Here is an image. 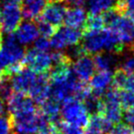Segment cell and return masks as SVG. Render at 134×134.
<instances>
[{"mask_svg": "<svg viewBox=\"0 0 134 134\" xmlns=\"http://www.w3.org/2000/svg\"><path fill=\"white\" fill-rule=\"evenodd\" d=\"M41 118L42 116L38 110L35 112H30L21 115L10 116L14 133L36 134L41 124Z\"/></svg>", "mask_w": 134, "mask_h": 134, "instance_id": "277c9868", "label": "cell"}, {"mask_svg": "<svg viewBox=\"0 0 134 134\" xmlns=\"http://www.w3.org/2000/svg\"><path fill=\"white\" fill-rule=\"evenodd\" d=\"M46 5V0H33L31 2L25 4L22 8V18L26 20L38 19Z\"/></svg>", "mask_w": 134, "mask_h": 134, "instance_id": "e0dca14e", "label": "cell"}, {"mask_svg": "<svg viewBox=\"0 0 134 134\" xmlns=\"http://www.w3.org/2000/svg\"><path fill=\"white\" fill-rule=\"evenodd\" d=\"M74 75L81 82L87 83L95 74V63L94 60L88 54L78 56L76 61L72 64Z\"/></svg>", "mask_w": 134, "mask_h": 134, "instance_id": "9c48e42d", "label": "cell"}, {"mask_svg": "<svg viewBox=\"0 0 134 134\" xmlns=\"http://www.w3.org/2000/svg\"><path fill=\"white\" fill-rule=\"evenodd\" d=\"M108 134H134V130L130 125L118 123L116 126L112 127Z\"/></svg>", "mask_w": 134, "mask_h": 134, "instance_id": "484cf974", "label": "cell"}, {"mask_svg": "<svg viewBox=\"0 0 134 134\" xmlns=\"http://www.w3.org/2000/svg\"><path fill=\"white\" fill-rule=\"evenodd\" d=\"M57 126L60 134H84V128L68 123L62 119L57 124Z\"/></svg>", "mask_w": 134, "mask_h": 134, "instance_id": "7402d4cb", "label": "cell"}, {"mask_svg": "<svg viewBox=\"0 0 134 134\" xmlns=\"http://www.w3.org/2000/svg\"><path fill=\"white\" fill-rule=\"evenodd\" d=\"M96 69L98 71H111L115 64V59L110 53H97L94 57Z\"/></svg>", "mask_w": 134, "mask_h": 134, "instance_id": "ac0fdd59", "label": "cell"}, {"mask_svg": "<svg viewBox=\"0 0 134 134\" xmlns=\"http://www.w3.org/2000/svg\"><path fill=\"white\" fill-rule=\"evenodd\" d=\"M119 97L122 108L129 109L134 108V92L129 90H119Z\"/></svg>", "mask_w": 134, "mask_h": 134, "instance_id": "cb8c5ba5", "label": "cell"}, {"mask_svg": "<svg viewBox=\"0 0 134 134\" xmlns=\"http://www.w3.org/2000/svg\"><path fill=\"white\" fill-rule=\"evenodd\" d=\"M12 134H16V133H14V132H13V133H12Z\"/></svg>", "mask_w": 134, "mask_h": 134, "instance_id": "e575fe53", "label": "cell"}, {"mask_svg": "<svg viewBox=\"0 0 134 134\" xmlns=\"http://www.w3.org/2000/svg\"><path fill=\"white\" fill-rule=\"evenodd\" d=\"M112 127L113 125L100 114H92L86 128L88 134H108Z\"/></svg>", "mask_w": 134, "mask_h": 134, "instance_id": "2e32d148", "label": "cell"}, {"mask_svg": "<svg viewBox=\"0 0 134 134\" xmlns=\"http://www.w3.org/2000/svg\"><path fill=\"white\" fill-rule=\"evenodd\" d=\"M31 1H33V0H23V3L24 4H28V3L31 2Z\"/></svg>", "mask_w": 134, "mask_h": 134, "instance_id": "836d02e7", "label": "cell"}, {"mask_svg": "<svg viewBox=\"0 0 134 134\" xmlns=\"http://www.w3.org/2000/svg\"><path fill=\"white\" fill-rule=\"evenodd\" d=\"M67 4H72L74 6H82L87 0H65Z\"/></svg>", "mask_w": 134, "mask_h": 134, "instance_id": "d6a6232c", "label": "cell"}, {"mask_svg": "<svg viewBox=\"0 0 134 134\" xmlns=\"http://www.w3.org/2000/svg\"><path fill=\"white\" fill-rule=\"evenodd\" d=\"M113 74L111 71H98L90 78L89 87L94 96L101 97L112 85Z\"/></svg>", "mask_w": 134, "mask_h": 134, "instance_id": "7c38bea8", "label": "cell"}, {"mask_svg": "<svg viewBox=\"0 0 134 134\" xmlns=\"http://www.w3.org/2000/svg\"><path fill=\"white\" fill-rule=\"evenodd\" d=\"M83 43L80 49L83 54H97L102 52L120 53L125 46L119 35L112 29H103L98 31L83 33Z\"/></svg>", "mask_w": 134, "mask_h": 134, "instance_id": "6da1fadb", "label": "cell"}, {"mask_svg": "<svg viewBox=\"0 0 134 134\" xmlns=\"http://www.w3.org/2000/svg\"><path fill=\"white\" fill-rule=\"evenodd\" d=\"M119 69L128 75H134V56L128 57L122 62Z\"/></svg>", "mask_w": 134, "mask_h": 134, "instance_id": "83f0119b", "label": "cell"}, {"mask_svg": "<svg viewBox=\"0 0 134 134\" xmlns=\"http://www.w3.org/2000/svg\"><path fill=\"white\" fill-rule=\"evenodd\" d=\"M114 0H88L87 6L90 14H102L115 7Z\"/></svg>", "mask_w": 134, "mask_h": 134, "instance_id": "d6986e66", "label": "cell"}, {"mask_svg": "<svg viewBox=\"0 0 134 134\" xmlns=\"http://www.w3.org/2000/svg\"><path fill=\"white\" fill-rule=\"evenodd\" d=\"M22 7L5 6L0 9V29L7 34L14 33L22 20Z\"/></svg>", "mask_w": 134, "mask_h": 134, "instance_id": "52a82bcc", "label": "cell"}, {"mask_svg": "<svg viewBox=\"0 0 134 134\" xmlns=\"http://www.w3.org/2000/svg\"><path fill=\"white\" fill-rule=\"evenodd\" d=\"M13 131L12 129V122L10 116L8 115L7 117L0 116V134H10Z\"/></svg>", "mask_w": 134, "mask_h": 134, "instance_id": "4316f807", "label": "cell"}, {"mask_svg": "<svg viewBox=\"0 0 134 134\" xmlns=\"http://www.w3.org/2000/svg\"><path fill=\"white\" fill-rule=\"evenodd\" d=\"M39 35L38 26L30 20L21 22L17 30L14 31L16 41L20 45H29L34 42Z\"/></svg>", "mask_w": 134, "mask_h": 134, "instance_id": "4fadbf2b", "label": "cell"}, {"mask_svg": "<svg viewBox=\"0 0 134 134\" xmlns=\"http://www.w3.org/2000/svg\"><path fill=\"white\" fill-rule=\"evenodd\" d=\"M66 10L67 2L65 0H50L46 2L38 19L46 21L55 28H58L63 23Z\"/></svg>", "mask_w": 134, "mask_h": 134, "instance_id": "8992f818", "label": "cell"}, {"mask_svg": "<svg viewBox=\"0 0 134 134\" xmlns=\"http://www.w3.org/2000/svg\"><path fill=\"white\" fill-rule=\"evenodd\" d=\"M34 48L42 52H47L51 48V42L48 38L38 37L34 41Z\"/></svg>", "mask_w": 134, "mask_h": 134, "instance_id": "f1b7e54d", "label": "cell"}, {"mask_svg": "<svg viewBox=\"0 0 134 134\" xmlns=\"http://www.w3.org/2000/svg\"><path fill=\"white\" fill-rule=\"evenodd\" d=\"M83 37V32L70 27H60L56 30L51 39V47L57 51L75 46Z\"/></svg>", "mask_w": 134, "mask_h": 134, "instance_id": "5b68a950", "label": "cell"}, {"mask_svg": "<svg viewBox=\"0 0 134 134\" xmlns=\"http://www.w3.org/2000/svg\"><path fill=\"white\" fill-rule=\"evenodd\" d=\"M14 90L11 85V78L9 77H2L0 78V98L7 101L8 97L13 94Z\"/></svg>", "mask_w": 134, "mask_h": 134, "instance_id": "603a6c76", "label": "cell"}, {"mask_svg": "<svg viewBox=\"0 0 134 134\" xmlns=\"http://www.w3.org/2000/svg\"><path fill=\"white\" fill-rule=\"evenodd\" d=\"M2 5L5 6H16V7H22L23 0H3Z\"/></svg>", "mask_w": 134, "mask_h": 134, "instance_id": "4dcf8cb0", "label": "cell"}, {"mask_svg": "<svg viewBox=\"0 0 134 134\" xmlns=\"http://www.w3.org/2000/svg\"><path fill=\"white\" fill-rule=\"evenodd\" d=\"M124 119L126 122L128 123V125H130L132 128V130H134V108L126 109Z\"/></svg>", "mask_w": 134, "mask_h": 134, "instance_id": "f546056e", "label": "cell"}, {"mask_svg": "<svg viewBox=\"0 0 134 134\" xmlns=\"http://www.w3.org/2000/svg\"><path fill=\"white\" fill-rule=\"evenodd\" d=\"M84 134H85V133H84ZM86 134H88V133H86Z\"/></svg>", "mask_w": 134, "mask_h": 134, "instance_id": "d590c367", "label": "cell"}, {"mask_svg": "<svg viewBox=\"0 0 134 134\" xmlns=\"http://www.w3.org/2000/svg\"><path fill=\"white\" fill-rule=\"evenodd\" d=\"M38 30H39V33L41 35V37L45 38H51L54 34V32L56 31V28L54 26H52V24L43 21L41 19H38Z\"/></svg>", "mask_w": 134, "mask_h": 134, "instance_id": "d4e9b609", "label": "cell"}, {"mask_svg": "<svg viewBox=\"0 0 134 134\" xmlns=\"http://www.w3.org/2000/svg\"><path fill=\"white\" fill-rule=\"evenodd\" d=\"M86 20V12L81 6H75L73 8H67L64 16V20L67 27L79 30L84 28Z\"/></svg>", "mask_w": 134, "mask_h": 134, "instance_id": "5bb4252c", "label": "cell"}, {"mask_svg": "<svg viewBox=\"0 0 134 134\" xmlns=\"http://www.w3.org/2000/svg\"><path fill=\"white\" fill-rule=\"evenodd\" d=\"M38 74L29 68H24L20 72L11 77V85L14 92L25 94L28 96L29 92L33 86Z\"/></svg>", "mask_w": 134, "mask_h": 134, "instance_id": "30bf717a", "label": "cell"}, {"mask_svg": "<svg viewBox=\"0 0 134 134\" xmlns=\"http://www.w3.org/2000/svg\"><path fill=\"white\" fill-rule=\"evenodd\" d=\"M23 63L30 70L37 74L49 73L53 65L52 53L35 48L30 49L25 52Z\"/></svg>", "mask_w": 134, "mask_h": 134, "instance_id": "3957f363", "label": "cell"}, {"mask_svg": "<svg viewBox=\"0 0 134 134\" xmlns=\"http://www.w3.org/2000/svg\"><path fill=\"white\" fill-rule=\"evenodd\" d=\"M41 116H42V118H41V124H40V127L36 134H60L57 124L47 119L42 114H41Z\"/></svg>", "mask_w": 134, "mask_h": 134, "instance_id": "44dd1931", "label": "cell"}, {"mask_svg": "<svg viewBox=\"0 0 134 134\" xmlns=\"http://www.w3.org/2000/svg\"><path fill=\"white\" fill-rule=\"evenodd\" d=\"M62 103L61 117L63 120L81 128H86L90 116L84 103L73 97H67Z\"/></svg>", "mask_w": 134, "mask_h": 134, "instance_id": "7a4b0ae2", "label": "cell"}, {"mask_svg": "<svg viewBox=\"0 0 134 134\" xmlns=\"http://www.w3.org/2000/svg\"><path fill=\"white\" fill-rule=\"evenodd\" d=\"M7 106L10 116L37 111L35 102L29 96L18 92H13V94L8 97L7 100Z\"/></svg>", "mask_w": 134, "mask_h": 134, "instance_id": "ba28073f", "label": "cell"}, {"mask_svg": "<svg viewBox=\"0 0 134 134\" xmlns=\"http://www.w3.org/2000/svg\"><path fill=\"white\" fill-rule=\"evenodd\" d=\"M105 27V22L103 16L101 14H90L88 18H86V23L84 25V32H93L103 30Z\"/></svg>", "mask_w": 134, "mask_h": 134, "instance_id": "ffe728a7", "label": "cell"}, {"mask_svg": "<svg viewBox=\"0 0 134 134\" xmlns=\"http://www.w3.org/2000/svg\"><path fill=\"white\" fill-rule=\"evenodd\" d=\"M0 1H1V0H0Z\"/></svg>", "mask_w": 134, "mask_h": 134, "instance_id": "8d00e7d4", "label": "cell"}, {"mask_svg": "<svg viewBox=\"0 0 134 134\" xmlns=\"http://www.w3.org/2000/svg\"><path fill=\"white\" fill-rule=\"evenodd\" d=\"M28 96L39 105L51 97L50 77L47 74H38L37 79Z\"/></svg>", "mask_w": 134, "mask_h": 134, "instance_id": "8fae6325", "label": "cell"}, {"mask_svg": "<svg viewBox=\"0 0 134 134\" xmlns=\"http://www.w3.org/2000/svg\"><path fill=\"white\" fill-rule=\"evenodd\" d=\"M40 112L52 122L58 124L61 120V102L55 100L52 97L48 99L40 105Z\"/></svg>", "mask_w": 134, "mask_h": 134, "instance_id": "9a60e30c", "label": "cell"}, {"mask_svg": "<svg viewBox=\"0 0 134 134\" xmlns=\"http://www.w3.org/2000/svg\"><path fill=\"white\" fill-rule=\"evenodd\" d=\"M121 2L126 11L134 9V0H121Z\"/></svg>", "mask_w": 134, "mask_h": 134, "instance_id": "1f68e13d", "label": "cell"}]
</instances>
